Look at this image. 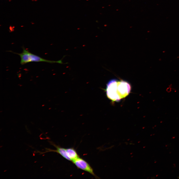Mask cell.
Returning <instances> with one entry per match:
<instances>
[{
	"mask_svg": "<svg viewBox=\"0 0 179 179\" xmlns=\"http://www.w3.org/2000/svg\"><path fill=\"white\" fill-rule=\"evenodd\" d=\"M131 89L128 82L115 79L110 80L107 83L105 91L107 97L112 101H119L127 96Z\"/></svg>",
	"mask_w": 179,
	"mask_h": 179,
	"instance_id": "obj_1",
	"label": "cell"
},
{
	"mask_svg": "<svg viewBox=\"0 0 179 179\" xmlns=\"http://www.w3.org/2000/svg\"><path fill=\"white\" fill-rule=\"evenodd\" d=\"M22 52L20 53L12 52L19 55L20 58V63L21 65L31 62H44L50 63H57L60 64H64L62 62V59L65 56H64L61 59L56 61L47 60L38 56L35 55L29 52L28 50L25 49L24 47H22Z\"/></svg>",
	"mask_w": 179,
	"mask_h": 179,
	"instance_id": "obj_2",
	"label": "cell"
},
{
	"mask_svg": "<svg viewBox=\"0 0 179 179\" xmlns=\"http://www.w3.org/2000/svg\"><path fill=\"white\" fill-rule=\"evenodd\" d=\"M72 162L78 169L89 173L95 178H98L94 174L91 166L82 158L79 157Z\"/></svg>",
	"mask_w": 179,
	"mask_h": 179,
	"instance_id": "obj_3",
	"label": "cell"
},
{
	"mask_svg": "<svg viewBox=\"0 0 179 179\" xmlns=\"http://www.w3.org/2000/svg\"><path fill=\"white\" fill-rule=\"evenodd\" d=\"M49 143L52 145L53 146L56 148V150H53L50 148H45V151L44 152H41L37 151L40 154H42L46 152H56L60 154L62 157L67 160L71 161L70 159L69 158L67 155L66 148L61 147L57 145L52 141H49Z\"/></svg>",
	"mask_w": 179,
	"mask_h": 179,
	"instance_id": "obj_4",
	"label": "cell"
},
{
	"mask_svg": "<svg viewBox=\"0 0 179 179\" xmlns=\"http://www.w3.org/2000/svg\"><path fill=\"white\" fill-rule=\"evenodd\" d=\"M67 155L72 162L79 157L76 151L73 148H66Z\"/></svg>",
	"mask_w": 179,
	"mask_h": 179,
	"instance_id": "obj_5",
	"label": "cell"
}]
</instances>
